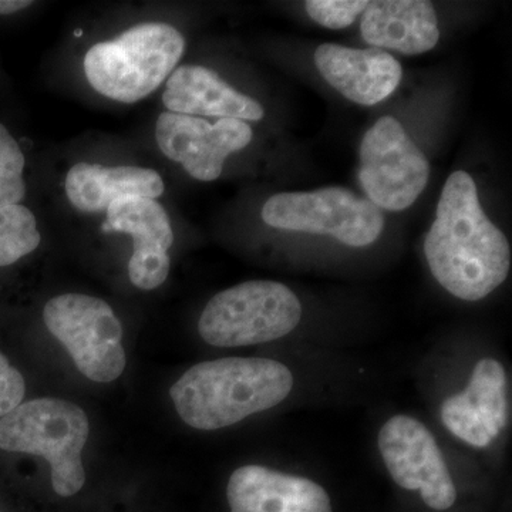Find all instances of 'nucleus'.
I'll list each match as a JSON object with an SVG mask.
<instances>
[{"label": "nucleus", "instance_id": "obj_22", "mask_svg": "<svg viewBox=\"0 0 512 512\" xmlns=\"http://www.w3.org/2000/svg\"><path fill=\"white\" fill-rule=\"evenodd\" d=\"M25 393L22 373L10 366L9 360L0 353V419L22 404Z\"/></svg>", "mask_w": 512, "mask_h": 512}, {"label": "nucleus", "instance_id": "obj_8", "mask_svg": "<svg viewBox=\"0 0 512 512\" xmlns=\"http://www.w3.org/2000/svg\"><path fill=\"white\" fill-rule=\"evenodd\" d=\"M430 164L402 124L382 117L360 144L359 183L379 210L412 207L429 183Z\"/></svg>", "mask_w": 512, "mask_h": 512}, {"label": "nucleus", "instance_id": "obj_21", "mask_svg": "<svg viewBox=\"0 0 512 512\" xmlns=\"http://www.w3.org/2000/svg\"><path fill=\"white\" fill-rule=\"evenodd\" d=\"M369 2L366 0H308L306 12L320 26L332 30L348 28L363 15Z\"/></svg>", "mask_w": 512, "mask_h": 512}, {"label": "nucleus", "instance_id": "obj_1", "mask_svg": "<svg viewBox=\"0 0 512 512\" xmlns=\"http://www.w3.org/2000/svg\"><path fill=\"white\" fill-rule=\"evenodd\" d=\"M424 254L436 281L463 301L484 299L510 274L507 237L488 220L476 183L464 171L447 178Z\"/></svg>", "mask_w": 512, "mask_h": 512}, {"label": "nucleus", "instance_id": "obj_7", "mask_svg": "<svg viewBox=\"0 0 512 512\" xmlns=\"http://www.w3.org/2000/svg\"><path fill=\"white\" fill-rule=\"evenodd\" d=\"M262 220L272 228L329 235L355 248L372 245L384 228L375 204L342 187L276 194L265 202Z\"/></svg>", "mask_w": 512, "mask_h": 512}, {"label": "nucleus", "instance_id": "obj_6", "mask_svg": "<svg viewBox=\"0 0 512 512\" xmlns=\"http://www.w3.org/2000/svg\"><path fill=\"white\" fill-rule=\"evenodd\" d=\"M43 319L87 379L110 383L123 375L127 363L123 326L109 303L82 293H64L46 303Z\"/></svg>", "mask_w": 512, "mask_h": 512}, {"label": "nucleus", "instance_id": "obj_20", "mask_svg": "<svg viewBox=\"0 0 512 512\" xmlns=\"http://www.w3.org/2000/svg\"><path fill=\"white\" fill-rule=\"evenodd\" d=\"M25 164L18 141L10 136L8 128L0 124V208L19 205L25 198Z\"/></svg>", "mask_w": 512, "mask_h": 512}, {"label": "nucleus", "instance_id": "obj_17", "mask_svg": "<svg viewBox=\"0 0 512 512\" xmlns=\"http://www.w3.org/2000/svg\"><path fill=\"white\" fill-rule=\"evenodd\" d=\"M464 393L483 417L491 439H497L508 423L507 375L504 366L494 359L480 360L474 367L470 384Z\"/></svg>", "mask_w": 512, "mask_h": 512}, {"label": "nucleus", "instance_id": "obj_16", "mask_svg": "<svg viewBox=\"0 0 512 512\" xmlns=\"http://www.w3.org/2000/svg\"><path fill=\"white\" fill-rule=\"evenodd\" d=\"M66 194L70 204L87 214L109 210L113 202L123 198H156L164 194V181L151 168L79 163L66 177Z\"/></svg>", "mask_w": 512, "mask_h": 512}, {"label": "nucleus", "instance_id": "obj_5", "mask_svg": "<svg viewBox=\"0 0 512 512\" xmlns=\"http://www.w3.org/2000/svg\"><path fill=\"white\" fill-rule=\"evenodd\" d=\"M301 319V302L288 286L248 281L217 293L207 303L198 332L215 348H241L284 338Z\"/></svg>", "mask_w": 512, "mask_h": 512}, {"label": "nucleus", "instance_id": "obj_24", "mask_svg": "<svg viewBox=\"0 0 512 512\" xmlns=\"http://www.w3.org/2000/svg\"><path fill=\"white\" fill-rule=\"evenodd\" d=\"M82 35H83L82 30L77 29L76 32H74V36H76V37H80Z\"/></svg>", "mask_w": 512, "mask_h": 512}, {"label": "nucleus", "instance_id": "obj_3", "mask_svg": "<svg viewBox=\"0 0 512 512\" xmlns=\"http://www.w3.org/2000/svg\"><path fill=\"white\" fill-rule=\"evenodd\" d=\"M184 50V36L174 26L144 23L90 47L84 73L101 96L133 104L156 92L174 72Z\"/></svg>", "mask_w": 512, "mask_h": 512}, {"label": "nucleus", "instance_id": "obj_10", "mask_svg": "<svg viewBox=\"0 0 512 512\" xmlns=\"http://www.w3.org/2000/svg\"><path fill=\"white\" fill-rule=\"evenodd\" d=\"M156 138L165 157L183 165L195 180L220 178L229 154L251 143L247 121L220 119L215 124L201 117L165 111L157 120Z\"/></svg>", "mask_w": 512, "mask_h": 512}, {"label": "nucleus", "instance_id": "obj_14", "mask_svg": "<svg viewBox=\"0 0 512 512\" xmlns=\"http://www.w3.org/2000/svg\"><path fill=\"white\" fill-rule=\"evenodd\" d=\"M163 103L170 113L192 117L259 121L265 114L258 101L237 92L207 67L195 64L174 70L165 86Z\"/></svg>", "mask_w": 512, "mask_h": 512}, {"label": "nucleus", "instance_id": "obj_2", "mask_svg": "<svg viewBox=\"0 0 512 512\" xmlns=\"http://www.w3.org/2000/svg\"><path fill=\"white\" fill-rule=\"evenodd\" d=\"M292 387V372L284 363L227 357L192 366L173 384L170 394L178 416L188 426L211 431L278 406Z\"/></svg>", "mask_w": 512, "mask_h": 512}, {"label": "nucleus", "instance_id": "obj_11", "mask_svg": "<svg viewBox=\"0 0 512 512\" xmlns=\"http://www.w3.org/2000/svg\"><path fill=\"white\" fill-rule=\"evenodd\" d=\"M113 232L128 234L134 241L128 261L131 284L141 291H153L170 274L168 249L174 244V231L163 205L151 198H123L106 211Z\"/></svg>", "mask_w": 512, "mask_h": 512}, {"label": "nucleus", "instance_id": "obj_12", "mask_svg": "<svg viewBox=\"0 0 512 512\" xmlns=\"http://www.w3.org/2000/svg\"><path fill=\"white\" fill-rule=\"evenodd\" d=\"M315 63L333 89L362 106H375L392 96L403 77L400 63L379 49L325 43L316 49Z\"/></svg>", "mask_w": 512, "mask_h": 512}, {"label": "nucleus", "instance_id": "obj_19", "mask_svg": "<svg viewBox=\"0 0 512 512\" xmlns=\"http://www.w3.org/2000/svg\"><path fill=\"white\" fill-rule=\"evenodd\" d=\"M441 420L450 433L471 446L484 448L493 443L483 417L464 392L448 397L443 403Z\"/></svg>", "mask_w": 512, "mask_h": 512}, {"label": "nucleus", "instance_id": "obj_15", "mask_svg": "<svg viewBox=\"0 0 512 512\" xmlns=\"http://www.w3.org/2000/svg\"><path fill=\"white\" fill-rule=\"evenodd\" d=\"M360 33L375 49L416 56L439 43V19L426 0H377L363 12Z\"/></svg>", "mask_w": 512, "mask_h": 512}, {"label": "nucleus", "instance_id": "obj_4", "mask_svg": "<svg viewBox=\"0 0 512 512\" xmlns=\"http://www.w3.org/2000/svg\"><path fill=\"white\" fill-rule=\"evenodd\" d=\"M89 417L82 407L63 399L29 400L0 419V450L45 458L60 497H72L86 483L83 448Z\"/></svg>", "mask_w": 512, "mask_h": 512}, {"label": "nucleus", "instance_id": "obj_9", "mask_svg": "<svg viewBox=\"0 0 512 512\" xmlns=\"http://www.w3.org/2000/svg\"><path fill=\"white\" fill-rule=\"evenodd\" d=\"M379 448L394 483L420 491L433 510L453 507L456 485L436 439L421 421L403 414L387 420L380 429Z\"/></svg>", "mask_w": 512, "mask_h": 512}, {"label": "nucleus", "instance_id": "obj_23", "mask_svg": "<svg viewBox=\"0 0 512 512\" xmlns=\"http://www.w3.org/2000/svg\"><path fill=\"white\" fill-rule=\"evenodd\" d=\"M32 5L29 0H0V15H12Z\"/></svg>", "mask_w": 512, "mask_h": 512}, {"label": "nucleus", "instance_id": "obj_18", "mask_svg": "<svg viewBox=\"0 0 512 512\" xmlns=\"http://www.w3.org/2000/svg\"><path fill=\"white\" fill-rule=\"evenodd\" d=\"M33 212L23 205L0 208V266L16 264L40 245Z\"/></svg>", "mask_w": 512, "mask_h": 512}, {"label": "nucleus", "instance_id": "obj_13", "mask_svg": "<svg viewBox=\"0 0 512 512\" xmlns=\"http://www.w3.org/2000/svg\"><path fill=\"white\" fill-rule=\"evenodd\" d=\"M227 497L231 512H333L322 485L262 466L235 470Z\"/></svg>", "mask_w": 512, "mask_h": 512}]
</instances>
